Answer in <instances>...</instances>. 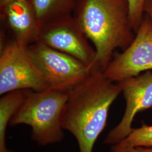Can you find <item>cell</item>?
I'll return each mask as SVG.
<instances>
[{"label":"cell","mask_w":152,"mask_h":152,"mask_svg":"<svg viewBox=\"0 0 152 152\" xmlns=\"http://www.w3.org/2000/svg\"><path fill=\"white\" fill-rule=\"evenodd\" d=\"M68 98V92L51 89L42 91L29 90L9 125L29 126L32 139L39 145L60 142L64 136L62 115Z\"/></svg>","instance_id":"obj_3"},{"label":"cell","mask_w":152,"mask_h":152,"mask_svg":"<svg viewBox=\"0 0 152 152\" xmlns=\"http://www.w3.org/2000/svg\"><path fill=\"white\" fill-rule=\"evenodd\" d=\"M129 5V17L131 26L136 33L144 15L145 0H127Z\"/></svg>","instance_id":"obj_13"},{"label":"cell","mask_w":152,"mask_h":152,"mask_svg":"<svg viewBox=\"0 0 152 152\" xmlns=\"http://www.w3.org/2000/svg\"><path fill=\"white\" fill-rule=\"evenodd\" d=\"M73 15L95 49L94 69L105 71L114 50H124L135 37L127 0H77Z\"/></svg>","instance_id":"obj_2"},{"label":"cell","mask_w":152,"mask_h":152,"mask_svg":"<svg viewBox=\"0 0 152 152\" xmlns=\"http://www.w3.org/2000/svg\"><path fill=\"white\" fill-rule=\"evenodd\" d=\"M0 16L18 43L28 46L38 41L42 26L32 0L12 1L0 7Z\"/></svg>","instance_id":"obj_9"},{"label":"cell","mask_w":152,"mask_h":152,"mask_svg":"<svg viewBox=\"0 0 152 152\" xmlns=\"http://www.w3.org/2000/svg\"><path fill=\"white\" fill-rule=\"evenodd\" d=\"M29 90L8 92L0 99V152H12L6 145V131L10 121L27 96Z\"/></svg>","instance_id":"obj_11"},{"label":"cell","mask_w":152,"mask_h":152,"mask_svg":"<svg viewBox=\"0 0 152 152\" xmlns=\"http://www.w3.org/2000/svg\"><path fill=\"white\" fill-rule=\"evenodd\" d=\"M37 42L71 55L92 69L95 68V49L73 15L43 26Z\"/></svg>","instance_id":"obj_7"},{"label":"cell","mask_w":152,"mask_h":152,"mask_svg":"<svg viewBox=\"0 0 152 152\" xmlns=\"http://www.w3.org/2000/svg\"><path fill=\"white\" fill-rule=\"evenodd\" d=\"M12 1H14V0H0V7L5 5Z\"/></svg>","instance_id":"obj_16"},{"label":"cell","mask_w":152,"mask_h":152,"mask_svg":"<svg viewBox=\"0 0 152 152\" xmlns=\"http://www.w3.org/2000/svg\"><path fill=\"white\" fill-rule=\"evenodd\" d=\"M152 70V23L144 14L132 43L117 55L104 71L110 81L118 83Z\"/></svg>","instance_id":"obj_6"},{"label":"cell","mask_w":152,"mask_h":152,"mask_svg":"<svg viewBox=\"0 0 152 152\" xmlns=\"http://www.w3.org/2000/svg\"><path fill=\"white\" fill-rule=\"evenodd\" d=\"M27 49L51 90L69 92L93 70L71 55L39 42L29 45Z\"/></svg>","instance_id":"obj_4"},{"label":"cell","mask_w":152,"mask_h":152,"mask_svg":"<svg viewBox=\"0 0 152 152\" xmlns=\"http://www.w3.org/2000/svg\"><path fill=\"white\" fill-rule=\"evenodd\" d=\"M113 145L122 148L135 147L152 148V125L143 124L140 127L132 128L127 136Z\"/></svg>","instance_id":"obj_12"},{"label":"cell","mask_w":152,"mask_h":152,"mask_svg":"<svg viewBox=\"0 0 152 152\" xmlns=\"http://www.w3.org/2000/svg\"><path fill=\"white\" fill-rule=\"evenodd\" d=\"M144 12L150 18L152 23V0H145Z\"/></svg>","instance_id":"obj_15"},{"label":"cell","mask_w":152,"mask_h":152,"mask_svg":"<svg viewBox=\"0 0 152 152\" xmlns=\"http://www.w3.org/2000/svg\"><path fill=\"white\" fill-rule=\"evenodd\" d=\"M126 101L125 113L120 123L109 131L104 139L107 145L119 142L130 132L136 114L152 107V72L118 82Z\"/></svg>","instance_id":"obj_8"},{"label":"cell","mask_w":152,"mask_h":152,"mask_svg":"<svg viewBox=\"0 0 152 152\" xmlns=\"http://www.w3.org/2000/svg\"><path fill=\"white\" fill-rule=\"evenodd\" d=\"M41 26L73 15L77 0H32Z\"/></svg>","instance_id":"obj_10"},{"label":"cell","mask_w":152,"mask_h":152,"mask_svg":"<svg viewBox=\"0 0 152 152\" xmlns=\"http://www.w3.org/2000/svg\"><path fill=\"white\" fill-rule=\"evenodd\" d=\"M121 92L118 83L96 69L68 92L62 126L75 137L79 152H94L95 142L107 126L110 107Z\"/></svg>","instance_id":"obj_1"},{"label":"cell","mask_w":152,"mask_h":152,"mask_svg":"<svg viewBox=\"0 0 152 152\" xmlns=\"http://www.w3.org/2000/svg\"><path fill=\"white\" fill-rule=\"evenodd\" d=\"M111 152H152V148L145 147L122 148L115 145H112Z\"/></svg>","instance_id":"obj_14"},{"label":"cell","mask_w":152,"mask_h":152,"mask_svg":"<svg viewBox=\"0 0 152 152\" xmlns=\"http://www.w3.org/2000/svg\"><path fill=\"white\" fill-rule=\"evenodd\" d=\"M48 89V84L31 59L27 46L15 40L5 44L0 55L1 96L17 90Z\"/></svg>","instance_id":"obj_5"}]
</instances>
